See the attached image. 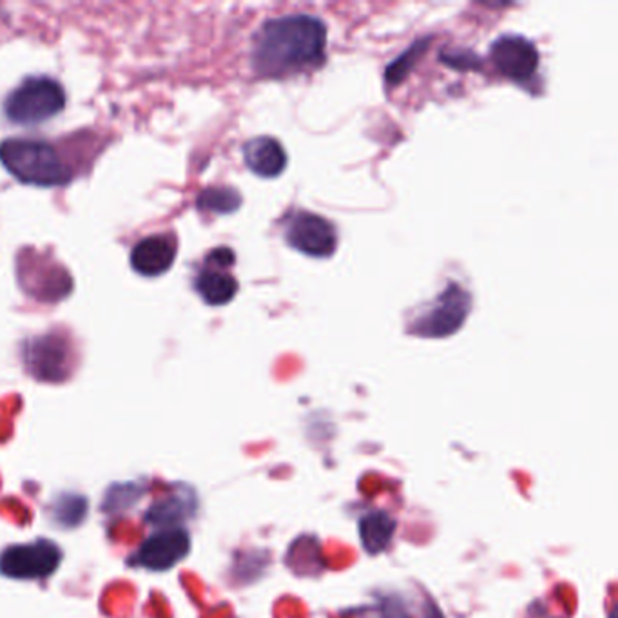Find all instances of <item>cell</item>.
<instances>
[{"mask_svg":"<svg viewBox=\"0 0 618 618\" xmlns=\"http://www.w3.org/2000/svg\"><path fill=\"white\" fill-rule=\"evenodd\" d=\"M327 28L318 17L285 16L267 20L256 34L252 62L263 77H287L316 68L325 59Z\"/></svg>","mask_w":618,"mask_h":618,"instance_id":"1","label":"cell"},{"mask_svg":"<svg viewBox=\"0 0 618 618\" xmlns=\"http://www.w3.org/2000/svg\"><path fill=\"white\" fill-rule=\"evenodd\" d=\"M0 162L28 186H66L73 178L59 151L50 142L34 138H8L0 142Z\"/></svg>","mask_w":618,"mask_h":618,"instance_id":"2","label":"cell"},{"mask_svg":"<svg viewBox=\"0 0 618 618\" xmlns=\"http://www.w3.org/2000/svg\"><path fill=\"white\" fill-rule=\"evenodd\" d=\"M66 106V91L50 77H30L13 89L4 102L8 120L20 126H34L51 120Z\"/></svg>","mask_w":618,"mask_h":618,"instance_id":"3","label":"cell"},{"mask_svg":"<svg viewBox=\"0 0 618 618\" xmlns=\"http://www.w3.org/2000/svg\"><path fill=\"white\" fill-rule=\"evenodd\" d=\"M62 550L53 540L39 539L0 551V575L16 580L48 579L59 569Z\"/></svg>","mask_w":618,"mask_h":618,"instance_id":"4","label":"cell"},{"mask_svg":"<svg viewBox=\"0 0 618 618\" xmlns=\"http://www.w3.org/2000/svg\"><path fill=\"white\" fill-rule=\"evenodd\" d=\"M471 310V296L461 285L450 283L432 307L413 321V336L419 338H448L461 329Z\"/></svg>","mask_w":618,"mask_h":618,"instance_id":"5","label":"cell"},{"mask_svg":"<svg viewBox=\"0 0 618 618\" xmlns=\"http://www.w3.org/2000/svg\"><path fill=\"white\" fill-rule=\"evenodd\" d=\"M24 363L39 381L59 383L71 372V345L57 332L33 338L26 343Z\"/></svg>","mask_w":618,"mask_h":618,"instance_id":"6","label":"cell"},{"mask_svg":"<svg viewBox=\"0 0 618 618\" xmlns=\"http://www.w3.org/2000/svg\"><path fill=\"white\" fill-rule=\"evenodd\" d=\"M191 551V535L186 528L158 530L143 540L140 548L129 557V565L149 571H168L182 562Z\"/></svg>","mask_w":618,"mask_h":618,"instance_id":"7","label":"cell"},{"mask_svg":"<svg viewBox=\"0 0 618 618\" xmlns=\"http://www.w3.org/2000/svg\"><path fill=\"white\" fill-rule=\"evenodd\" d=\"M285 238L292 249L312 258H329L338 247L335 226L315 212H296L289 220Z\"/></svg>","mask_w":618,"mask_h":618,"instance_id":"8","label":"cell"},{"mask_svg":"<svg viewBox=\"0 0 618 618\" xmlns=\"http://www.w3.org/2000/svg\"><path fill=\"white\" fill-rule=\"evenodd\" d=\"M491 64L506 79L528 82L539 68V51L531 40L520 34H505L491 44Z\"/></svg>","mask_w":618,"mask_h":618,"instance_id":"9","label":"cell"},{"mask_svg":"<svg viewBox=\"0 0 618 618\" xmlns=\"http://www.w3.org/2000/svg\"><path fill=\"white\" fill-rule=\"evenodd\" d=\"M198 501L195 491L189 486H177L168 496L158 499L146 511V522L158 530L183 528V522L197 514Z\"/></svg>","mask_w":618,"mask_h":618,"instance_id":"10","label":"cell"},{"mask_svg":"<svg viewBox=\"0 0 618 618\" xmlns=\"http://www.w3.org/2000/svg\"><path fill=\"white\" fill-rule=\"evenodd\" d=\"M175 258H177V243L171 236L154 235L138 241L129 260L138 275L157 278L171 269Z\"/></svg>","mask_w":618,"mask_h":618,"instance_id":"11","label":"cell"},{"mask_svg":"<svg viewBox=\"0 0 618 618\" xmlns=\"http://www.w3.org/2000/svg\"><path fill=\"white\" fill-rule=\"evenodd\" d=\"M247 168L261 178L280 177L287 168V152L276 138H252L243 148Z\"/></svg>","mask_w":618,"mask_h":618,"instance_id":"12","label":"cell"},{"mask_svg":"<svg viewBox=\"0 0 618 618\" xmlns=\"http://www.w3.org/2000/svg\"><path fill=\"white\" fill-rule=\"evenodd\" d=\"M195 289L207 305L220 307V305H227L235 300L240 285L236 281L235 276L229 272V269L206 263L203 269L198 272Z\"/></svg>","mask_w":618,"mask_h":618,"instance_id":"13","label":"cell"},{"mask_svg":"<svg viewBox=\"0 0 618 618\" xmlns=\"http://www.w3.org/2000/svg\"><path fill=\"white\" fill-rule=\"evenodd\" d=\"M393 534H396V520L385 511H372L359 519V537L365 550L370 555L387 550Z\"/></svg>","mask_w":618,"mask_h":618,"instance_id":"14","label":"cell"},{"mask_svg":"<svg viewBox=\"0 0 618 618\" xmlns=\"http://www.w3.org/2000/svg\"><path fill=\"white\" fill-rule=\"evenodd\" d=\"M88 516V501L79 494H60L51 506V517L54 522L64 528L82 525Z\"/></svg>","mask_w":618,"mask_h":618,"instance_id":"15","label":"cell"},{"mask_svg":"<svg viewBox=\"0 0 618 618\" xmlns=\"http://www.w3.org/2000/svg\"><path fill=\"white\" fill-rule=\"evenodd\" d=\"M240 192L231 187H209L198 197V207L201 211L229 215L240 209Z\"/></svg>","mask_w":618,"mask_h":618,"instance_id":"16","label":"cell"},{"mask_svg":"<svg viewBox=\"0 0 618 618\" xmlns=\"http://www.w3.org/2000/svg\"><path fill=\"white\" fill-rule=\"evenodd\" d=\"M142 494L143 488H138L133 482L111 486L106 494V499H103L102 510L108 511V514L128 510L129 506H133Z\"/></svg>","mask_w":618,"mask_h":618,"instance_id":"17","label":"cell"},{"mask_svg":"<svg viewBox=\"0 0 618 618\" xmlns=\"http://www.w3.org/2000/svg\"><path fill=\"white\" fill-rule=\"evenodd\" d=\"M425 50H427V44H422V42H418V44L412 46L407 53L399 57L398 62H393V64L387 69L385 79H387L390 84H398V82H401V80L407 77L408 71H410V66H412L413 59L418 60L419 54H421Z\"/></svg>","mask_w":618,"mask_h":618,"instance_id":"18","label":"cell"},{"mask_svg":"<svg viewBox=\"0 0 618 618\" xmlns=\"http://www.w3.org/2000/svg\"><path fill=\"white\" fill-rule=\"evenodd\" d=\"M236 255L229 247H218L215 251L209 252L206 263L209 266L221 267V269H231L235 266Z\"/></svg>","mask_w":618,"mask_h":618,"instance_id":"19","label":"cell"},{"mask_svg":"<svg viewBox=\"0 0 618 618\" xmlns=\"http://www.w3.org/2000/svg\"><path fill=\"white\" fill-rule=\"evenodd\" d=\"M425 618H445L442 617L441 609L437 608L436 604H428L427 606V614H425Z\"/></svg>","mask_w":618,"mask_h":618,"instance_id":"20","label":"cell"}]
</instances>
